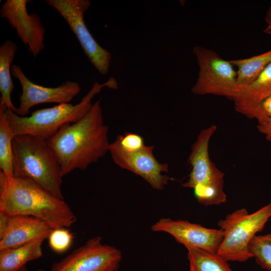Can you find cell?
<instances>
[{
  "mask_svg": "<svg viewBox=\"0 0 271 271\" xmlns=\"http://www.w3.org/2000/svg\"><path fill=\"white\" fill-rule=\"evenodd\" d=\"M193 53L199 67L197 79L191 88L196 95H214L233 99L237 91V72L230 60L214 51L195 46Z\"/></svg>",
  "mask_w": 271,
  "mask_h": 271,
  "instance_id": "7",
  "label": "cell"
},
{
  "mask_svg": "<svg viewBox=\"0 0 271 271\" xmlns=\"http://www.w3.org/2000/svg\"><path fill=\"white\" fill-rule=\"evenodd\" d=\"M46 3L55 8L66 21L93 66L101 75H106L111 55L97 43L84 20V14L90 7L91 2L88 0H47Z\"/></svg>",
  "mask_w": 271,
  "mask_h": 271,
  "instance_id": "8",
  "label": "cell"
},
{
  "mask_svg": "<svg viewBox=\"0 0 271 271\" xmlns=\"http://www.w3.org/2000/svg\"><path fill=\"white\" fill-rule=\"evenodd\" d=\"M261 107L266 115L271 119V96L263 100Z\"/></svg>",
  "mask_w": 271,
  "mask_h": 271,
  "instance_id": "26",
  "label": "cell"
},
{
  "mask_svg": "<svg viewBox=\"0 0 271 271\" xmlns=\"http://www.w3.org/2000/svg\"><path fill=\"white\" fill-rule=\"evenodd\" d=\"M154 232H165L184 245L217 252L223 237L221 229L205 227L188 221L162 218L152 226Z\"/></svg>",
  "mask_w": 271,
  "mask_h": 271,
  "instance_id": "13",
  "label": "cell"
},
{
  "mask_svg": "<svg viewBox=\"0 0 271 271\" xmlns=\"http://www.w3.org/2000/svg\"><path fill=\"white\" fill-rule=\"evenodd\" d=\"M13 130L0 108V169L11 183L14 178L13 140Z\"/></svg>",
  "mask_w": 271,
  "mask_h": 271,
  "instance_id": "20",
  "label": "cell"
},
{
  "mask_svg": "<svg viewBox=\"0 0 271 271\" xmlns=\"http://www.w3.org/2000/svg\"><path fill=\"white\" fill-rule=\"evenodd\" d=\"M115 141L121 148L128 152L139 150L145 146L144 139L140 135L130 132L118 135Z\"/></svg>",
  "mask_w": 271,
  "mask_h": 271,
  "instance_id": "23",
  "label": "cell"
},
{
  "mask_svg": "<svg viewBox=\"0 0 271 271\" xmlns=\"http://www.w3.org/2000/svg\"><path fill=\"white\" fill-rule=\"evenodd\" d=\"M271 219V218H270Z\"/></svg>",
  "mask_w": 271,
  "mask_h": 271,
  "instance_id": "29",
  "label": "cell"
},
{
  "mask_svg": "<svg viewBox=\"0 0 271 271\" xmlns=\"http://www.w3.org/2000/svg\"><path fill=\"white\" fill-rule=\"evenodd\" d=\"M53 229L39 218L24 215L10 217L8 228L0 238V251L39 238L47 239Z\"/></svg>",
  "mask_w": 271,
  "mask_h": 271,
  "instance_id": "15",
  "label": "cell"
},
{
  "mask_svg": "<svg viewBox=\"0 0 271 271\" xmlns=\"http://www.w3.org/2000/svg\"><path fill=\"white\" fill-rule=\"evenodd\" d=\"M153 146L128 152L121 148L115 141L110 143L109 152L114 163L143 178L153 188L163 190L171 178L164 175L168 172V164L159 162L153 154Z\"/></svg>",
  "mask_w": 271,
  "mask_h": 271,
  "instance_id": "10",
  "label": "cell"
},
{
  "mask_svg": "<svg viewBox=\"0 0 271 271\" xmlns=\"http://www.w3.org/2000/svg\"><path fill=\"white\" fill-rule=\"evenodd\" d=\"M0 211L10 217L24 215L39 218L53 229L70 227L76 221L73 212L64 199L28 179L14 177L9 183L2 171Z\"/></svg>",
  "mask_w": 271,
  "mask_h": 271,
  "instance_id": "2",
  "label": "cell"
},
{
  "mask_svg": "<svg viewBox=\"0 0 271 271\" xmlns=\"http://www.w3.org/2000/svg\"><path fill=\"white\" fill-rule=\"evenodd\" d=\"M18 271H29L27 268L25 266L24 267H23L22 268H21L20 270H18ZM35 271H46L45 270H44V269H38V270H35ZM49 271H53L52 269H51V270H49Z\"/></svg>",
  "mask_w": 271,
  "mask_h": 271,
  "instance_id": "28",
  "label": "cell"
},
{
  "mask_svg": "<svg viewBox=\"0 0 271 271\" xmlns=\"http://www.w3.org/2000/svg\"><path fill=\"white\" fill-rule=\"evenodd\" d=\"M96 236L88 240L60 261L53 271H118L122 258L117 248L103 244Z\"/></svg>",
  "mask_w": 271,
  "mask_h": 271,
  "instance_id": "9",
  "label": "cell"
},
{
  "mask_svg": "<svg viewBox=\"0 0 271 271\" xmlns=\"http://www.w3.org/2000/svg\"><path fill=\"white\" fill-rule=\"evenodd\" d=\"M270 96L271 63L251 84L238 90L232 100L236 111L260 123L269 119L262 109L261 103Z\"/></svg>",
  "mask_w": 271,
  "mask_h": 271,
  "instance_id": "14",
  "label": "cell"
},
{
  "mask_svg": "<svg viewBox=\"0 0 271 271\" xmlns=\"http://www.w3.org/2000/svg\"><path fill=\"white\" fill-rule=\"evenodd\" d=\"M18 46L12 40H6L0 47V105L12 109L17 108L13 104L11 94L14 85L11 78V64L14 60Z\"/></svg>",
  "mask_w": 271,
  "mask_h": 271,
  "instance_id": "17",
  "label": "cell"
},
{
  "mask_svg": "<svg viewBox=\"0 0 271 271\" xmlns=\"http://www.w3.org/2000/svg\"><path fill=\"white\" fill-rule=\"evenodd\" d=\"M12 75L17 79L21 86L20 103L16 113L21 116H27L33 106L42 103H69L81 91L76 82L66 81L56 87L41 86L31 81L17 65L11 67Z\"/></svg>",
  "mask_w": 271,
  "mask_h": 271,
  "instance_id": "11",
  "label": "cell"
},
{
  "mask_svg": "<svg viewBox=\"0 0 271 271\" xmlns=\"http://www.w3.org/2000/svg\"><path fill=\"white\" fill-rule=\"evenodd\" d=\"M230 61L237 68V92L251 84L271 63V49L249 58Z\"/></svg>",
  "mask_w": 271,
  "mask_h": 271,
  "instance_id": "18",
  "label": "cell"
},
{
  "mask_svg": "<svg viewBox=\"0 0 271 271\" xmlns=\"http://www.w3.org/2000/svg\"><path fill=\"white\" fill-rule=\"evenodd\" d=\"M108 127L100 100L78 121L63 125L47 140L60 163L63 177L76 169L85 170L109 152Z\"/></svg>",
  "mask_w": 271,
  "mask_h": 271,
  "instance_id": "1",
  "label": "cell"
},
{
  "mask_svg": "<svg viewBox=\"0 0 271 271\" xmlns=\"http://www.w3.org/2000/svg\"><path fill=\"white\" fill-rule=\"evenodd\" d=\"M266 27L264 30V32L271 36V5L267 10L265 17Z\"/></svg>",
  "mask_w": 271,
  "mask_h": 271,
  "instance_id": "27",
  "label": "cell"
},
{
  "mask_svg": "<svg viewBox=\"0 0 271 271\" xmlns=\"http://www.w3.org/2000/svg\"><path fill=\"white\" fill-rule=\"evenodd\" d=\"M67 228L53 229L48 240L50 248L57 253H63L71 245L73 236Z\"/></svg>",
  "mask_w": 271,
  "mask_h": 271,
  "instance_id": "22",
  "label": "cell"
},
{
  "mask_svg": "<svg viewBox=\"0 0 271 271\" xmlns=\"http://www.w3.org/2000/svg\"><path fill=\"white\" fill-rule=\"evenodd\" d=\"M39 238L14 248L0 251V271H18L32 260L43 256L42 244Z\"/></svg>",
  "mask_w": 271,
  "mask_h": 271,
  "instance_id": "16",
  "label": "cell"
},
{
  "mask_svg": "<svg viewBox=\"0 0 271 271\" xmlns=\"http://www.w3.org/2000/svg\"><path fill=\"white\" fill-rule=\"evenodd\" d=\"M271 218V201L252 213L237 209L220 220L223 237L217 253L228 261L244 262L253 257L249 244Z\"/></svg>",
  "mask_w": 271,
  "mask_h": 271,
  "instance_id": "6",
  "label": "cell"
},
{
  "mask_svg": "<svg viewBox=\"0 0 271 271\" xmlns=\"http://www.w3.org/2000/svg\"><path fill=\"white\" fill-rule=\"evenodd\" d=\"M249 249L256 262L262 268L271 271V231L255 235L249 244Z\"/></svg>",
  "mask_w": 271,
  "mask_h": 271,
  "instance_id": "21",
  "label": "cell"
},
{
  "mask_svg": "<svg viewBox=\"0 0 271 271\" xmlns=\"http://www.w3.org/2000/svg\"><path fill=\"white\" fill-rule=\"evenodd\" d=\"M189 271H233L227 261L217 252L187 246Z\"/></svg>",
  "mask_w": 271,
  "mask_h": 271,
  "instance_id": "19",
  "label": "cell"
},
{
  "mask_svg": "<svg viewBox=\"0 0 271 271\" xmlns=\"http://www.w3.org/2000/svg\"><path fill=\"white\" fill-rule=\"evenodd\" d=\"M13 149L15 177L31 180L64 199L60 164L47 140L30 134L17 135L13 140Z\"/></svg>",
  "mask_w": 271,
  "mask_h": 271,
  "instance_id": "4",
  "label": "cell"
},
{
  "mask_svg": "<svg viewBox=\"0 0 271 271\" xmlns=\"http://www.w3.org/2000/svg\"><path fill=\"white\" fill-rule=\"evenodd\" d=\"M10 217L6 213L0 211V238L4 235L8 228Z\"/></svg>",
  "mask_w": 271,
  "mask_h": 271,
  "instance_id": "25",
  "label": "cell"
},
{
  "mask_svg": "<svg viewBox=\"0 0 271 271\" xmlns=\"http://www.w3.org/2000/svg\"><path fill=\"white\" fill-rule=\"evenodd\" d=\"M104 86L117 88L113 79L102 84L95 82L78 103L58 104L52 107L36 110L30 116H19L12 109L2 106H0V108L3 109L15 136L30 134L48 140L64 124L76 122L87 115L92 108V98Z\"/></svg>",
  "mask_w": 271,
  "mask_h": 271,
  "instance_id": "3",
  "label": "cell"
},
{
  "mask_svg": "<svg viewBox=\"0 0 271 271\" xmlns=\"http://www.w3.org/2000/svg\"><path fill=\"white\" fill-rule=\"evenodd\" d=\"M257 129L259 132L265 135L267 141L271 142V119L258 123Z\"/></svg>",
  "mask_w": 271,
  "mask_h": 271,
  "instance_id": "24",
  "label": "cell"
},
{
  "mask_svg": "<svg viewBox=\"0 0 271 271\" xmlns=\"http://www.w3.org/2000/svg\"><path fill=\"white\" fill-rule=\"evenodd\" d=\"M29 2V0H7L1 6L0 15L8 20L19 39L36 58L45 48V29L38 14L28 13L27 5Z\"/></svg>",
  "mask_w": 271,
  "mask_h": 271,
  "instance_id": "12",
  "label": "cell"
},
{
  "mask_svg": "<svg viewBox=\"0 0 271 271\" xmlns=\"http://www.w3.org/2000/svg\"><path fill=\"white\" fill-rule=\"evenodd\" d=\"M216 129L212 125L200 131L188 157L191 170L187 181L182 184L193 189L197 201L205 206L219 205L226 199L224 174L211 161L208 152L209 142Z\"/></svg>",
  "mask_w": 271,
  "mask_h": 271,
  "instance_id": "5",
  "label": "cell"
}]
</instances>
